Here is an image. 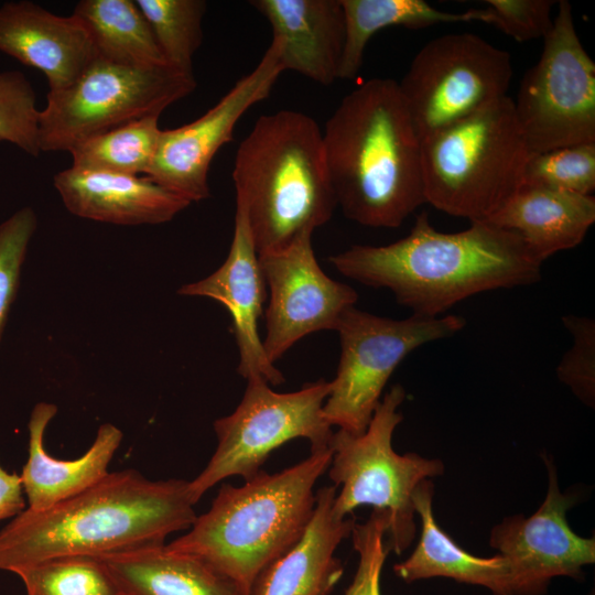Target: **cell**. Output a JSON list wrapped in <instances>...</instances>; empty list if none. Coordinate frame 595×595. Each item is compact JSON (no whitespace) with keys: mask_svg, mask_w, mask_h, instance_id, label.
Returning <instances> with one entry per match:
<instances>
[{"mask_svg":"<svg viewBox=\"0 0 595 595\" xmlns=\"http://www.w3.org/2000/svg\"><path fill=\"white\" fill-rule=\"evenodd\" d=\"M328 260L354 281L390 290L400 305L424 317L442 316L480 292L532 284L542 266L515 231L473 221L465 230L442 232L426 212L394 242L354 245Z\"/></svg>","mask_w":595,"mask_h":595,"instance_id":"1","label":"cell"},{"mask_svg":"<svg viewBox=\"0 0 595 595\" xmlns=\"http://www.w3.org/2000/svg\"><path fill=\"white\" fill-rule=\"evenodd\" d=\"M187 485L125 469L46 509L26 508L0 531V570L164 544L196 518Z\"/></svg>","mask_w":595,"mask_h":595,"instance_id":"2","label":"cell"},{"mask_svg":"<svg viewBox=\"0 0 595 595\" xmlns=\"http://www.w3.org/2000/svg\"><path fill=\"white\" fill-rule=\"evenodd\" d=\"M322 132L337 206L346 218L397 228L425 203L422 140L397 82L360 84L340 100Z\"/></svg>","mask_w":595,"mask_h":595,"instance_id":"3","label":"cell"},{"mask_svg":"<svg viewBox=\"0 0 595 595\" xmlns=\"http://www.w3.org/2000/svg\"><path fill=\"white\" fill-rule=\"evenodd\" d=\"M331 458V448L311 452L281 472L261 469L240 486L223 484L209 509L166 548L201 560L240 595H250L258 575L306 530L315 484Z\"/></svg>","mask_w":595,"mask_h":595,"instance_id":"4","label":"cell"},{"mask_svg":"<svg viewBox=\"0 0 595 595\" xmlns=\"http://www.w3.org/2000/svg\"><path fill=\"white\" fill-rule=\"evenodd\" d=\"M231 176L258 255L313 232L337 207L323 132L301 111L260 116L237 149Z\"/></svg>","mask_w":595,"mask_h":595,"instance_id":"5","label":"cell"},{"mask_svg":"<svg viewBox=\"0 0 595 595\" xmlns=\"http://www.w3.org/2000/svg\"><path fill=\"white\" fill-rule=\"evenodd\" d=\"M529 155L513 100L504 97L422 140L425 203L486 221L521 187Z\"/></svg>","mask_w":595,"mask_h":595,"instance_id":"6","label":"cell"},{"mask_svg":"<svg viewBox=\"0 0 595 595\" xmlns=\"http://www.w3.org/2000/svg\"><path fill=\"white\" fill-rule=\"evenodd\" d=\"M404 399L402 386H392L377 405L365 432L351 434L337 430L329 442L328 476L340 487L333 501L335 515L353 516L360 506L387 512V544L397 554L410 547L415 534L412 501L415 488L444 472L437 458L415 453L400 455L393 450L392 435L402 421L399 408Z\"/></svg>","mask_w":595,"mask_h":595,"instance_id":"7","label":"cell"},{"mask_svg":"<svg viewBox=\"0 0 595 595\" xmlns=\"http://www.w3.org/2000/svg\"><path fill=\"white\" fill-rule=\"evenodd\" d=\"M196 87L194 75L169 65L131 66L96 57L68 87L48 91L40 110V151H69L104 131L161 115Z\"/></svg>","mask_w":595,"mask_h":595,"instance_id":"8","label":"cell"},{"mask_svg":"<svg viewBox=\"0 0 595 595\" xmlns=\"http://www.w3.org/2000/svg\"><path fill=\"white\" fill-rule=\"evenodd\" d=\"M329 389L324 379L293 392H277L263 379L247 380L234 412L214 422L217 446L204 469L188 482L192 502L196 505L228 477L256 476L269 455L292 440H309L311 452L329 448L334 431L323 415Z\"/></svg>","mask_w":595,"mask_h":595,"instance_id":"9","label":"cell"},{"mask_svg":"<svg viewBox=\"0 0 595 595\" xmlns=\"http://www.w3.org/2000/svg\"><path fill=\"white\" fill-rule=\"evenodd\" d=\"M458 315L378 316L351 306L339 320L340 356L336 377L323 405L331 426L351 434L367 429L382 391L399 364L418 347L464 328Z\"/></svg>","mask_w":595,"mask_h":595,"instance_id":"10","label":"cell"},{"mask_svg":"<svg viewBox=\"0 0 595 595\" xmlns=\"http://www.w3.org/2000/svg\"><path fill=\"white\" fill-rule=\"evenodd\" d=\"M513 108L530 153L595 143V64L569 1L558 2L541 56L526 72Z\"/></svg>","mask_w":595,"mask_h":595,"instance_id":"11","label":"cell"},{"mask_svg":"<svg viewBox=\"0 0 595 595\" xmlns=\"http://www.w3.org/2000/svg\"><path fill=\"white\" fill-rule=\"evenodd\" d=\"M512 75L507 51L463 32L429 41L398 85L423 140L507 97Z\"/></svg>","mask_w":595,"mask_h":595,"instance_id":"12","label":"cell"},{"mask_svg":"<svg viewBox=\"0 0 595 595\" xmlns=\"http://www.w3.org/2000/svg\"><path fill=\"white\" fill-rule=\"evenodd\" d=\"M281 45L272 39L256 67L241 77L196 120L161 130L153 161L145 176L190 203L209 197L208 172L220 148L232 140L240 118L264 100L283 73Z\"/></svg>","mask_w":595,"mask_h":595,"instance_id":"13","label":"cell"},{"mask_svg":"<svg viewBox=\"0 0 595 595\" xmlns=\"http://www.w3.org/2000/svg\"><path fill=\"white\" fill-rule=\"evenodd\" d=\"M312 235L304 232L282 249L258 255L270 293L262 345L272 364L304 336L336 331L343 314L358 300L350 285L322 270Z\"/></svg>","mask_w":595,"mask_h":595,"instance_id":"14","label":"cell"},{"mask_svg":"<svg viewBox=\"0 0 595 595\" xmlns=\"http://www.w3.org/2000/svg\"><path fill=\"white\" fill-rule=\"evenodd\" d=\"M544 461L549 484L542 505L530 517L504 519L490 532V547L507 562L512 595H542L558 576L581 580L595 562V539L576 534L566 520L575 496L561 493L555 466Z\"/></svg>","mask_w":595,"mask_h":595,"instance_id":"15","label":"cell"},{"mask_svg":"<svg viewBox=\"0 0 595 595\" xmlns=\"http://www.w3.org/2000/svg\"><path fill=\"white\" fill-rule=\"evenodd\" d=\"M178 294L219 302L230 314L239 350L238 374L246 380L263 379L271 386L284 382L263 349L258 321L267 299V285L245 209L236 205L234 235L224 263L210 275L182 285Z\"/></svg>","mask_w":595,"mask_h":595,"instance_id":"16","label":"cell"},{"mask_svg":"<svg viewBox=\"0 0 595 595\" xmlns=\"http://www.w3.org/2000/svg\"><path fill=\"white\" fill-rule=\"evenodd\" d=\"M0 51L41 71L50 91L71 86L97 57L73 14L61 17L31 1L0 7Z\"/></svg>","mask_w":595,"mask_h":595,"instance_id":"17","label":"cell"},{"mask_svg":"<svg viewBox=\"0 0 595 595\" xmlns=\"http://www.w3.org/2000/svg\"><path fill=\"white\" fill-rule=\"evenodd\" d=\"M281 45L283 71L328 86L339 79L345 45L340 0H251Z\"/></svg>","mask_w":595,"mask_h":595,"instance_id":"18","label":"cell"},{"mask_svg":"<svg viewBox=\"0 0 595 595\" xmlns=\"http://www.w3.org/2000/svg\"><path fill=\"white\" fill-rule=\"evenodd\" d=\"M54 186L72 214L115 225H158L191 205L148 176L68 167Z\"/></svg>","mask_w":595,"mask_h":595,"instance_id":"19","label":"cell"},{"mask_svg":"<svg viewBox=\"0 0 595 595\" xmlns=\"http://www.w3.org/2000/svg\"><path fill=\"white\" fill-rule=\"evenodd\" d=\"M336 493L335 485L315 493L314 511L303 536L258 575L250 595H328L334 589L344 573L335 552L356 523L351 516L335 515Z\"/></svg>","mask_w":595,"mask_h":595,"instance_id":"20","label":"cell"},{"mask_svg":"<svg viewBox=\"0 0 595 595\" xmlns=\"http://www.w3.org/2000/svg\"><path fill=\"white\" fill-rule=\"evenodd\" d=\"M56 413L55 404L39 402L32 409L28 423L29 454L20 478L31 510L46 509L101 480L109 474V464L123 439L119 428L104 423L80 457L56 458L44 447L45 430Z\"/></svg>","mask_w":595,"mask_h":595,"instance_id":"21","label":"cell"},{"mask_svg":"<svg viewBox=\"0 0 595 595\" xmlns=\"http://www.w3.org/2000/svg\"><path fill=\"white\" fill-rule=\"evenodd\" d=\"M515 231L543 262L578 246L595 221V198L538 186H521L488 220Z\"/></svg>","mask_w":595,"mask_h":595,"instance_id":"22","label":"cell"},{"mask_svg":"<svg viewBox=\"0 0 595 595\" xmlns=\"http://www.w3.org/2000/svg\"><path fill=\"white\" fill-rule=\"evenodd\" d=\"M433 484L418 485L412 501L421 520V536L411 555L393 566L396 575L407 583L431 577H448L479 585L495 595H512L506 560L496 554L480 558L462 549L436 523L433 508Z\"/></svg>","mask_w":595,"mask_h":595,"instance_id":"23","label":"cell"},{"mask_svg":"<svg viewBox=\"0 0 595 595\" xmlns=\"http://www.w3.org/2000/svg\"><path fill=\"white\" fill-rule=\"evenodd\" d=\"M98 558L123 595H240L207 564L165 543Z\"/></svg>","mask_w":595,"mask_h":595,"instance_id":"24","label":"cell"},{"mask_svg":"<svg viewBox=\"0 0 595 595\" xmlns=\"http://www.w3.org/2000/svg\"><path fill=\"white\" fill-rule=\"evenodd\" d=\"M345 15V45L339 79H353L361 68L370 39L390 26L422 29L440 23H490L487 9L441 11L424 0H340Z\"/></svg>","mask_w":595,"mask_h":595,"instance_id":"25","label":"cell"},{"mask_svg":"<svg viewBox=\"0 0 595 595\" xmlns=\"http://www.w3.org/2000/svg\"><path fill=\"white\" fill-rule=\"evenodd\" d=\"M72 14L87 31L97 57L131 66L167 65L136 1L82 0Z\"/></svg>","mask_w":595,"mask_h":595,"instance_id":"26","label":"cell"},{"mask_svg":"<svg viewBox=\"0 0 595 595\" xmlns=\"http://www.w3.org/2000/svg\"><path fill=\"white\" fill-rule=\"evenodd\" d=\"M160 115H150L90 137L68 152L72 167L147 175L158 147Z\"/></svg>","mask_w":595,"mask_h":595,"instance_id":"27","label":"cell"},{"mask_svg":"<svg viewBox=\"0 0 595 595\" xmlns=\"http://www.w3.org/2000/svg\"><path fill=\"white\" fill-rule=\"evenodd\" d=\"M169 66L193 74V58L203 41L204 0H136Z\"/></svg>","mask_w":595,"mask_h":595,"instance_id":"28","label":"cell"},{"mask_svg":"<svg viewBox=\"0 0 595 595\" xmlns=\"http://www.w3.org/2000/svg\"><path fill=\"white\" fill-rule=\"evenodd\" d=\"M26 595H123L98 556L47 559L12 571Z\"/></svg>","mask_w":595,"mask_h":595,"instance_id":"29","label":"cell"},{"mask_svg":"<svg viewBox=\"0 0 595 595\" xmlns=\"http://www.w3.org/2000/svg\"><path fill=\"white\" fill-rule=\"evenodd\" d=\"M521 186H538L581 195L595 191V143L530 153Z\"/></svg>","mask_w":595,"mask_h":595,"instance_id":"30","label":"cell"},{"mask_svg":"<svg viewBox=\"0 0 595 595\" xmlns=\"http://www.w3.org/2000/svg\"><path fill=\"white\" fill-rule=\"evenodd\" d=\"M39 117L35 93L20 72L0 73V142L15 144L39 155Z\"/></svg>","mask_w":595,"mask_h":595,"instance_id":"31","label":"cell"},{"mask_svg":"<svg viewBox=\"0 0 595 595\" xmlns=\"http://www.w3.org/2000/svg\"><path fill=\"white\" fill-rule=\"evenodd\" d=\"M31 207H23L0 224V340L15 300L22 264L36 228Z\"/></svg>","mask_w":595,"mask_h":595,"instance_id":"32","label":"cell"},{"mask_svg":"<svg viewBox=\"0 0 595 595\" xmlns=\"http://www.w3.org/2000/svg\"><path fill=\"white\" fill-rule=\"evenodd\" d=\"M389 516L374 510L363 523H355L350 537L358 554L356 573L344 595H381V571L390 551L386 543Z\"/></svg>","mask_w":595,"mask_h":595,"instance_id":"33","label":"cell"},{"mask_svg":"<svg viewBox=\"0 0 595 595\" xmlns=\"http://www.w3.org/2000/svg\"><path fill=\"white\" fill-rule=\"evenodd\" d=\"M563 324L573 337L571 348L558 368L559 379L569 386L585 404L595 401V322L585 316H563Z\"/></svg>","mask_w":595,"mask_h":595,"instance_id":"34","label":"cell"},{"mask_svg":"<svg viewBox=\"0 0 595 595\" xmlns=\"http://www.w3.org/2000/svg\"><path fill=\"white\" fill-rule=\"evenodd\" d=\"M490 23L517 42L543 39L551 30L554 0H486Z\"/></svg>","mask_w":595,"mask_h":595,"instance_id":"35","label":"cell"},{"mask_svg":"<svg viewBox=\"0 0 595 595\" xmlns=\"http://www.w3.org/2000/svg\"><path fill=\"white\" fill-rule=\"evenodd\" d=\"M25 508L20 475L9 473L0 464V520L14 518Z\"/></svg>","mask_w":595,"mask_h":595,"instance_id":"36","label":"cell"}]
</instances>
